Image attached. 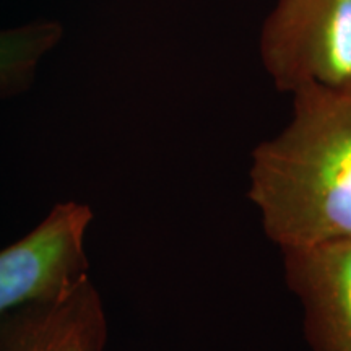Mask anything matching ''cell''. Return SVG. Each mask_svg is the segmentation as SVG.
Instances as JSON below:
<instances>
[{
    "mask_svg": "<svg viewBox=\"0 0 351 351\" xmlns=\"http://www.w3.org/2000/svg\"><path fill=\"white\" fill-rule=\"evenodd\" d=\"M291 95V119L249 169V199L283 252L351 236V82Z\"/></svg>",
    "mask_w": 351,
    "mask_h": 351,
    "instance_id": "cell-1",
    "label": "cell"
},
{
    "mask_svg": "<svg viewBox=\"0 0 351 351\" xmlns=\"http://www.w3.org/2000/svg\"><path fill=\"white\" fill-rule=\"evenodd\" d=\"M258 52L280 91L351 82V0H276Z\"/></svg>",
    "mask_w": 351,
    "mask_h": 351,
    "instance_id": "cell-2",
    "label": "cell"
},
{
    "mask_svg": "<svg viewBox=\"0 0 351 351\" xmlns=\"http://www.w3.org/2000/svg\"><path fill=\"white\" fill-rule=\"evenodd\" d=\"M91 221L93 210L86 204L60 202L28 234L0 249V315L88 275Z\"/></svg>",
    "mask_w": 351,
    "mask_h": 351,
    "instance_id": "cell-3",
    "label": "cell"
},
{
    "mask_svg": "<svg viewBox=\"0 0 351 351\" xmlns=\"http://www.w3.org/2000/svg\"><path fill=\"white\" fill-rule=\"evenodd\" d=\"M108 319L90 275L0 315V351H104Z\"/></svg>",
    "mask_w": 351,
    "mask_h": 351,
    "instance_id": "cell-4",
    "label": "cell"
},
{
    "mask_svg": "<svg viewBox=\"0 0 351 351\" xmlns=\"http://www.w3.org/2000/svg\"><path fill=\"white\" fill-rule=\"evenodd\" d=\"M309 351H351V236L285 251Z\"/></svg>",
    "mask_w": 351,
    "mask_h": 351,
    "instance_id": "cell-5",
    "label": "cell"
},
{
    "mask_svg": "<svg viewBox=\"0 0 351 351\" xmlns=\"http://www.w3.org/2000/svg\"><path fill=\"white\" fill-rule=\"evenodd\" d=\"M57 21L36 20L0 28V98L25 93L39 65L62 39Z\"/></svg>",
    "mask_w": 351,
    "mask_h": 351,
    "instance_id": "cell-6",
    "label": "cell"
}]
</instances>
